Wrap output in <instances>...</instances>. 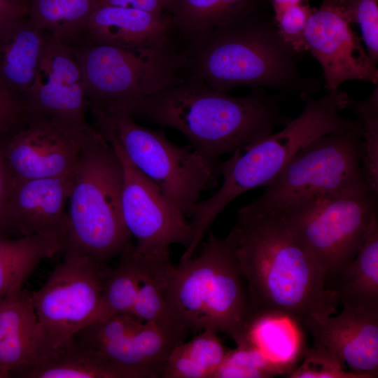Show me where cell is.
<instances>
[{"label":"cell","mask_w":378,"mask_h":378,"mask_svg":"<svg viewBox=\"0 0 378 378\" xmlns=\"http://www.w3.org/2000/svg\"><path fill=\"white\" fill-rule=\"evenodd\" d=\"M227 237L254 314L286 316L308 330L337 312L336 291L277 212L245 205Z\"/></svg>","instance_id":"1"},{"label":"cell","mask_w":378,"mask_h":378,"mask_svg":"<svg viewBox=\"0 0 378 378\" xmlns=\"http://www.w3.org/2000/svg\"><path fill=\"white\" fill-rule=\"evenodd\" d=\"M124 113L179 131L211 161H220V155L270 134L290 120L282 113L278 95L252 88L248 95L231 96L190 73L177 84L136 99Z\"/></svg>","instance_id":"2"},{"label":"cell","mask_w":378,"mask_h":378,"mask_svg":"<svg viewBox=\"0 0 378 378\" xmlns=\"http://www.w3.org/2000/svg\"><path fill=\"white\" fill-rule=\"evenodd\" d=\"M300 96L304 107L296 118L290 119L279 132L236 149L221 162V186L208 199L198 201L187 214L192 229L190 251L197 248L214 221L235 198L249 190L268 186L295 153L310 141L353 125L354 120L341 115L354 102L346 92L337 88L318 99L306 92Z\"/></svg>","instance_id":"3"},{"label":"cell","mask_w":378,"mask_h":378,"mask_svg":"<svg viewBox=\"0 0 378 378\" xmlns=\"http://www.w3.org/2000/svg\"><path fill=\"white\" fill-rule=\"evenodd\" d=\"M190 73L211 89L240 86L308 92L315 85L297 68V58L281 44L274 22L254 13L185 45Z\"/></svg>","instance_id":"4"},{"label":"cell","mask_w":378,"mask_h":378,"mask_svg":"<svg viewBox=\"0 0 378 378\" xmlns=\"http://www.w3.org/2000/svg\"><path fill=\"white\" fill-rule=\"evenodd\" d=\"M164 290L175 318L188 330H211L244 343L254 314L231 242L210 234L197 255L167 267Z\"/></svg>","instance_id":"5"},{"label":"cell","mask_w":378,"mask_h":378,"mask_svg":"<svg viewBox=\"0 0 378 378\" xmlns=\"http://www.w3.org/2000/svg\"><path fill=\"white\" fill-rule=\"evenodd\" d=\"M122 181L117 152L94 127L73 172L62 252L108 264L132 244L122 214Z\"/></svg>","instance_id":"6"},{"label":"cell","mask_w":378,"mask_h":378,"mask_svg":"<svg viewBox=\"0 0 378 378\" xmlns=\"http://www.w3.org/2000/svg\"><path fill=\"white\" fill-rule=\"evenodd\" d=\"M71 48L91 110L125 112L136 99L177 84L190 74L181 43L162 48L80 44Z\"/></svg>","instance_id":"7"},{"label":"cell","mask_w":378,"mask_h":378,"mask_svg":"<svg viewBox=\"0 0 378 378\" xmlns=\"http://www.w3.org/2000/svg\"><path fill=\"white\" fill-rule=\"evenodd\" d=\"M377 194L356 190L316 196L277 212L295 239L337 283L360 250L372 218Z\"/></svg>","instance_id":"8"},{"label":"cell","mask_w":378,"mask_h":378,"mask_svg":"<svg viewBox=\"0 0 378 378\" xmlns=\"http://www.w3.org/2000/svg\"><path fill=\"white\" fill-rule=\"evenodd\" d=\"M360 136L356 118L350 128L310 141L295 153L262 194L246 206L279 212L316 196L370 190L361 169Z\"/></svg>","instance_id":"9"},{"label":"cell","mask_w":378,"mask_h":378,"mask_svg":"<svg viewBox=\"0 0 378 378\" xmlns=\"http://www.w3.org/2000/svg\"><path fill=\"white\" fill-rule=\"evenodd\" d=\"M91 111L95 122L111 130L131 162L186 216L203 191L217 186L220 161L204 158L191 145L172 143L163 131L144 127L123 112Z\"/></svg>","instance_id":"10"},{"label":"cell","mask_w":378,"mask_h":378,"mask_svg":"<svg viewBox=\"0 0 378 378\" xmlns=\"http://www.w3.org/2000/svg\"><path fill=\"white\" fill-rule=\"evenodd\" d=\"M63 253V260L44 284L31 293L38 323L34 358L74 337L94 321L103 284L111 268L108 264L74 252Z\"/></svg>","instance_id":"11"},{"label":"cell","mask_w":378,"mask_h":378,"mask_svg":"<svg viewBox=\"0 0 378 378\" xmlns=\"http://www.w3.org/2000/svg\"><path fill=\"white\" fill-rule=\"evenodd\" d=\"M96 125L122 163V214L127 230L136 239L134 251L148 261L172 262L170 246L179 244L186 248L191 242L190 223L158 185L131 162L111 130L102 124Z\"/></svg>","instance_id":"12"},{"label":"cell","mask_w":378,"mask_h":378,"mask_svg":"<svg viewBox=\"0 0 378 378\" xmlns=\"http://www.w3.org/2000/svg\"><path fill=\"white\" fill-rule=\"evenodd\" d=\"M182 323L144 322L131 314L93 322L74 338L103 359L136 373L139 378L161 377L171 351L185 341Z\"/></svg>","instance_id":"13"},{"label":"cell","mask_w":378,"mask_h":378,"mask_svg":"<svg viewBox=\"0 0 378 378\" xmlns=\"http://www.w3.org/2000/svg\"><path fill=\"white\" fill-rule=\"evenodd\" d=\"M94 127L29 113L13 133L0 140L13 180L71 176L81 148Z\"/></svg>","instance_id":"14"},{"label":"cell","mask_w":378,"mask_h":378,"mask_svg":"<svg viewBox=\"0 0 378 378\" xmlns=\"http://www.w3.org/2000/svg\"><path fill=\"white\" fill-rule=\"evenodd\" d=\"M304 36L309 50L323 69L328 92L351 80L377 85V64L368 56L335 0H323L319 8H315Z\"/></svg>","instance_id":"15"},{"label":"cell","mask_w":378,"mask_h":378,"mask_svg":"<svg viewBox=\"0 0 378 378\" xmlns=\"http://www.w3.org/2000/svg\"><path fill=\"white\" fill-rule=\"evenodd\" d=\"M84 83L73 50L47 32L34 85L24 99L26 113L89 125Z\"/></svg>","instance_id":"16"},{"label":"cell","mask_w":378,"mask_h":378,"mask_svg":"<svg viewBox=\"0 0 378 378\" xmlns=\"http://www.w3.org/2000/svg\"><path fill=\"white\" fill-rule=\"evenodd\" d=\"M341 313L330 316L308 330L314 342L337 356L349 370L364 378L378 376V309L344 304Z\"/></svg>","instance_id":"17"},{"label":"cell","mask_w":378,"mask_h":378,"mask_svg":"<svg viewBox=\"0 0 378 378\" xmlns=\"http://www.w3.org/2000/svg\"><path fill=\"white\" fill-rule=\"evenodd\" d=\"M180 43H183L172 21L164 13L99 6L90 15L74 47L106 44L126 48H162Z\"/></svg>","instance_id":"18"},{"label":"cell","mask_w":378,"mask_h":378,"mask_svg":"<svg viewBox=\"0 0 378 378\" xmlns=\"http://www.w3.org/2000/svg\"><path fill=\"white\" fill-rule=\"evenodd\" d=\"M72 175L12 179L8 208L15 233L20 237L55 234L65 239Z\"/></svg>","instance_id":"19"},{"label":"cell","mask_w":378,"mask_h":378,"mask_svg":"<svg viewBox=\"0 0 378 378\" xmlns=\"http://www.w3.org/2000/svg\"><path fill=\"white\" fill-rule=\"evenodd\" d=\"M46 34L27 15L0 27V79L24 103L35 80Z\"/></svg>","instance_id":"20"},{"label":"cell","mask_w":378,"mask_h":378,"mask_svg":"<svg viewBox=\"0 0 378 378\" xmlns=\"http://www.w3.org/2000/svg\"><path fill=\"white\" fill-rule=\"evenodd\" d=\"M38 323L31 293L22 288L0 302V377H8L35 357Z\"/></svg>","instance_id":"21"},{"label":"cell","mask_w":378,"mask_h":378,"mask_svg":"<svg viewBox=\"0 0 378 378\" xmlns=\"http://www.w3.org/2000/svg\"><path fill=\"white\" fill-rule=\"evenodd\" d=\"M10 375L20 378H139L97 355L72 337Z\"/></svg>","instance_id":"22"},{"label":"cell","mask_w":378,"mask_h":378,"mask_svg":"<svg viewBox=\"0 0 378 378\" xmlns=\"http://www.w3.org/2000/svg\"><path fill=\"white\" fill-rule=\"evenodd\" d=\"M256 0H163L162 13L186 45L255 13Z\"/></svg>","instance_id":"23"},{"label":"cell","mask_w":378,"mask_h":378,"mask_svg":"<svg viewBox=\"0 0 378 378\" xmlns=\"http://www.w3.org/2000/svg\"><path fill=\"white\" fill-rule=\"evenodd\" d=\"M64 241L55 234L0 235V302L22 288L41 260L62 251Z\"/></svg>","instance_id":"24"},{"label":"cell","mask_w":378,"mask_h":378,"mask_svg":"<svg viewBox=\"0 0 378 378\" xmlns=\"http://www.w3.org/2000/svg\"><path fill=\"white\" fill-rule=\"evenodd\" d=\"M301 327L286 316L254 314L241 345L257 347L270 360L284 367L289 375L307 350Z\"/></svg>","instance_id":"25"},{"label":"cell","mask_w":378,"mask_h":378,"mask_svg":"<svg viewBox=\"0 0 378 378\" xmlns=\"http://www.w3.org/2000/svg\"><path fill=\"white\" fill-rule=\"evenodd\" d=\"M333 290L339 303L378 309V221L375 216L357 255Z\"/></svg>","instance_id":"26"},{"label":"cell","mask_w":378,"mask_h":378,"mask_svg":"<svg viewBox=\"0 0 378 378\" xmlns=\"http://www.w3.org/2000/svg\"><path fill=\"white\" fill-rule=\"evenodd\" d=\"M218 332L200 331L188 342L171 351L162 378H213L228 350Z\"/></svg>","instance_id":"27"},{"label":"cell","mask_w":378,"mask_h":378,"mask_svg":"<svg viewBox=\"0 0 378 378\" xmlns=\"http://www.w3.org/2000/svg\"><path fill=\"white\" fill-rule=\"evenodd\" d=\"M99 0H31L27 17L36 28L57 38L70 48L78 42Z\"/></svg>","instance_id":"28"},{"label":"cell","mask_w":378,"mask_h":378,"mask_svg":"<svg viewBox=\"0 0 378 378\" xmlns=\"http://www.w3.org/2000/svg\"><path fill=\"white\" fill-rule=\"evenodd\" d=\"M120 258L118 265L115 268L111 267L106 274L94 322L132 312L140 281V262L132 244L123 251Z\"/></svg>","instance_id":"29"},{"label":"cell","mask_w":378,"mask_h":378,"mask_svg":"<svg viewBox=\"0 0 378 378\" xmlns=\"http://www.w3.org/2000/svg\"><path fill=\"white\" fill-rule=\"evenodd\" d=\"M135 254L140 262V281L131 314L144 322L181 323L174 316L164 290L165 272L172 262L156 263Z\"/></svg>","instance_id":"30"},{"label":"cell","mask_w":378,"mask_h":378,"mask_svg":"<svg viewBox=\"0 0 378 378\" xmlns=\"http://www.w3.org/2000/svg\"><path fill=\"white\" fill-rule=\"evenodd\" d=\"M351 108L360 127V160L369 188L378 193V88L365 99L353 102Z\"/></svg>","instance_id":"31"},{"label":"cell","mask_w":378,"mask_h":378,"mask_svg":"<svg viewBox=\"0 0 378 378\" xmlns=\"http://www.w3.org/2000/svg\"><path fill=\"white\" fill-rule=\"evenodd\" d=\"M288 374L257 347L247 344L230 349L213 378H270Z\"/></svg>","instance_id":"32"},{"label":"cell","mask_w":378,"mask_h":378,"mask_svg":"<svg viewBox=\"0 0 378 378\" xmlns=\"http://www.w3.org/2000/svg\"><path fill=\"white\" fill-rule=\"evenodd\" d=\"M272 6L277 37L286 51L298 58L309 50L304 33L315 8H311L309 3L272 4Z\"/></svg>","instance_id":"33"},{"label":"cell","mask_w":378,"mask_h":378,"mask_svg":"<svg viewBox=\"0 0 378 378\" xmlns=\"http://www.w3.org/2000/svg\"><path fill=\"white\" fill-rule=\"evenodd\" d=\"M346 20L359 25L371 60L378 61V0H335Z\"/></svg>","instance_id":"34"},{"label":"cell","mask_w":378,"mask_h":378,"mask_svg":"<svg viewBox=\"0 0 378 378\" xmlns=\"http://www.w3.org/2000/svg\"><path fill=\"white\" fill-rule=\"evenodd\" d=\"M302 363L287 377L289 378H364L347 370L334 354L318 343L306 351Z\"/></svg>","instance_id":"35"},{"label":"cell","mask_w":378,"mask_h":378,"mask_svg":"<svg viewBox=\"0 0 378 378\" xmlns=\"http://www.w3.org/2000/svg\"><path fill=\"white\" fill-rule=\"evenodd\" d=\"M22 99L0 79V140L13 133L25 116Z\"/></svg>","instance_id":"36"},{"label":"cell","mask_w":378,"mask_h":378,"mask_svg":"<svg viewBox=\"0 0 378 378\" xmlns=\"http://www.w3.org/2000/svg\"><path fill=\"white\" fill-rule=\"evenodd\" d=\"M12 178L4 161L0 145V235L15 233L9 214L8 202Z\"/></svg>","instance_id":"37"},{"label":"cell","mask_w":378,"mask_h":378,"mask_svg":"<svg viewBox=\"0 0 378 378\" xmlns=\"http://www.w3.org/2000/svg\"><path fill=\"white\" fill-rule=\"evenodd\" d=\"M162 4L163 0H99L97 6H117L163 13Z\"/></svg>","instance_id":"38"},{"label":"cell","mask_w":378,"mask_h":378,"mask_svg":"<svg viewBox=\"0 0 378 378\" xmlns=\"http://www.w3.org/2000/svg\"><path fill=\"white\" fill-rule=\"evenodd\" d=\"M29 6L15 0H0V27L28 15Z\"/></svg>","instance_id":"39"},{"label":"cell","mask_w":378,"mask_h":378,"mask_svg":"<svg viewBox=\"0 0 378 378\" xmlns=\"http://www.w3.org/2000/svg\"><path fill=\"white\" fill-rule=\"evenodd\" d=\"M272 4H290L308 3L309 0H270Z\"/></svg>","instance_id":"40"},{"label":"cell","mask_w":378,"mask_h":378,"mask_svg":"<svg viewBox=\"0 0 378 378\" xmlns=\"http://www.w3.org/2000/svg\"><path fill=\"white\" fill-rule=\"evenodd\" d=\"M15 1L20 2V3L22 4L27 5L28 6H29V4H30V3L31 1V0H15Z\"/></svg>","instance_id":"41"}]
</instances>
